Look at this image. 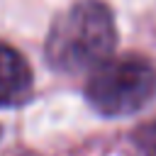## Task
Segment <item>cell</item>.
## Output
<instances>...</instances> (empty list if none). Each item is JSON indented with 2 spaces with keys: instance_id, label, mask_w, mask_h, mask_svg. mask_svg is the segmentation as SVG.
<instances>
[{
  "instance_id": "obj_1",
  "label": "cell",
  "mask_w": 156,
  "mask_h": 156,
  "mask_svg": "<svg viewBox=\"0 0 156 156\" xmlns=\"http://www.w3.org/2000/svg\"><path fill=\"white\" fill-rule=\"evenodd\" d=\"M117 41L112 12L100 0H80L56 17L46 37V58L56 71L80 73L110 58Z\"/></svg>"
},
{
  "instance_id": "obj_2",
  "label": "cell",
  "mask_w": 156,
  "mask_h": 156,
  "mask_svg": "<svg viewBox=\"0 0 156 156\" xmlns=\"http://www.w3.org/2000/svg\"><path fill=\"white\" fill-rule=\"evenodd\" d=\"M154 93L156 68L141 56L107 58L93 68L85 83V98L107 117H122L141 110Z\"/></svg>"
},
{
  "instance_id": "obj_3",
  "label": "cell",
  "mask_w": 156,
  "mask_h": 156,
  "mask_svg": "<svg viewBox=\"0 0 156 156\" xmlns=\"http://www.w3.org/2000/svg\"><path fill=\"white\" fill-rule=\"evenodd\" d=\"M32 68L27 58L0 41V107L20 105L29 98Z\"/></svg>"
},
{
  "instance_id": "obj_4",
  "label": "cell",
  "mask_w": 156,
  "mask_h": 156,
  "mask_svg": "<svg viewBox=\"0 0 156 156\" xmlns=\"http://www.w3.org/2000/svg\"><path fill=\"white\" fill-rule=\"evenodd\" d=\"M134 141L141 146V151H146V156H156V122L144 124L134 134Z\"/></svg>"
}]
</instances>
